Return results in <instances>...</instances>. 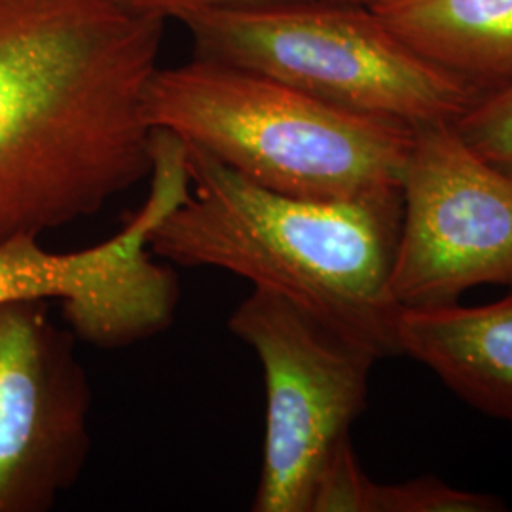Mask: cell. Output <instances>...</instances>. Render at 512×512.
I'll return each mask as SVG.
<instances>
[{"label": "cell", "instance_id": "6da1fadb", "mask_svg": "<svg viewBox=\"0 0 512 512\" xmlns=\"http://www.w3.org/2000/svg\"><path fill=\"white\" fill-rule=\"evenodd\" d=\"M164 25L107 0H0V243L93 217L150 177Z\"/></svg>", "mask_w": 512, "mask_h": 512}, {"label": "cell", "instance_id": "7a4b0ae2", "mask_svg": "<svg viewBox=\"0 0 512 512\" xmlns=\"http://www.w3.org/2000/svg\"><path fill=\"white\" fill-rule=\"evenodd\" d=\"M186 162L192 188L150 232L152 255L283 294L378 361L401 355L403 308L391 293L401 190L296 198L241 177L200 148L186 145Z\"/></svg>", "mask_w": 512, "mask_h": 512}, {"label": "cell", "instance_id": "3957f363", "mask_svg": "<svg viewBox=\"0 0 512 512\" xmlns=\"http://www.w3.org/2000/svg\"><path fill=\"white\" fill-rule=\"evenodd\" d=\"M145 118L279 194L346 200L401 190L414 128L196 57L156 69Z\"/></svg>", "mask_w": 512, "mask_h": 512}, {"label": "cell", "instance_id": "277c9868", "mask_svg": "<svg viewBox=\"0 0 512 512\" xmlns=\"http://www.w3.org/2000/svg\"><path fill=\"white\" fill-rule=\"evenodd\" d=\"M183 23L196 57L412 128L456 122L482 95L408 48L366 6L279 0L207 10Z\"/></svg>", "mask_w": 512, "mask_h": 512}, {"label": "cell", "instance_id": "5b68a950", "mask_svg": "<svg viewBox=\"0 0 512 512\" xmlns=\"http://www.w3.org/2000/svg\"><path fill=\"white\" fill-rule=\"evenodd\" d=\"M228 329L255 351L266 389L251 511L310 512L321 471L366 410L378 359L270 289L253 287L232 311Z\"/></svg>", "mask_w": 512, "mask_h": 512}, {"label": "cell", "instance_id": "8992f818", "mask_svg": "<svg viewBox=\"0 0 512 512\" xmlns=\"http://www.w3.org/2000/svg\"><path fill=\"white\" fill-rule=\"evenodd\" d=\"M391 272L401 308L456 304L476 285H512V175L469 147L452 122L414 128Z\"/></svg>", "mask_w": 512, "mask_h": 512}, {"label": "cell", "instance_id": "52a82bcc", "mask_svg": "<svg viewBox=\"0 0 512 512\" xmlns=\"http://www.w3.org/2000/svg\"><path fill=\"white\" fill-rule=\"evenodd\" d=\"M147 202L112 238L74 253H54L38 236L0 243V306L59 300L65 325L93 348L124 349L162 334L175 323L179 279L148 247L154 226L183 202L181 167L158 164Z\"/></svg>", "mask_w": 512, "mask_h": 512}, {"label": "cell", "instance_id": "ba28073f", "mask_svg": "<svg viewBox=\"0 0 512 512\" xmlns=\"http://www.w3.org/2000/svg\"><path fill=\"white\" fill-rule=\"evenodd\" d=\"M92 385L46 300L0 306V512L52 511L92 452Z\"/></svg>", "mask_w": 512, "mask_h": 512}, {"label": "cell", "instance_id": "9c48e42d", "mask_svg": "<svg viewBox=\"0 0 512 512\" xmlns=\"http://www.w3.org/2000/svg\"><path fill=\"white\" fill-rule=\"evenodd\" d=\"M401 355L416 359L478 412L512 425V285L501 300L403 308Z\"/></svg>", "mask_w": 512, "mask_h": 512}, {"label": "cell", "instance_id": "30bf717a", "mask_svg": "<svg viewBox=\"0 0 512 512\" xmlns=\"http://www.w3.org/2000/svg\"><path fill=\"white\" fill-rule=\"evenodd\" d=\"M372 10L408 48L476 90L512 82V0H387Z\"/></svg>", "mask_w": 512, "mask_h": 512}, {"label": "cell", "instance_id": "8fae6325", "mask_svg": "<svg viewBox=\"0 0 512 512\" xmlns=\"http://www.w3.org/2000/svg\"><path fill=\"white\" fill-rule=\"evenodd\" d=\"M505 503L492 494L448 486L437 476H418L399 484L372 482L368 512H499Z\"/></svg>", "mask_w": 512, "mask_h": 512}, {"label": "cell", "instance_id": "7c38bea8", "mask_svg": "<svg viewBox=\"0 0 512 512\" xmlns=\"http://www.w3.org/2000/svg\"><path fill=\"white\" fill-rule=\"evenodd\" d=\"M452 126L476 154L512 175V82L482 93Z\"/></svg>", "mask_w": 512, "mask_h": 512}, {"label": "cell", "instance_id": "4fadbf2b", "mask_svg": "<svg viewBox=\"0 0 512 512\" xmlns=\"http://www.w3.org/2000/svg\"><path fill=\"white\" fill-rule=\"evenodd\" d=\"M107 2L128 14L164 19V21L169 18L184 21L194 14L207 12V10L262 4V2H279V0H107Z\"/></svg>", "mask_w": 512, "mask_h": 512}, {"label": "cell", "instance_id": "5bb4252c", "mask_svg": "<svg viewBox=\"0 0 512 512\" xmlns=\"http://www.w3.org/2000/svg\"><path fill=\"white\" fill-rule=\"evenodd\" d=\"M327 2H340V4H355V6H366V8H372L376 4H382L387 0H327Z\"/></svg>", "mask_w": 512, "mask_h": 512}]
</instances>
